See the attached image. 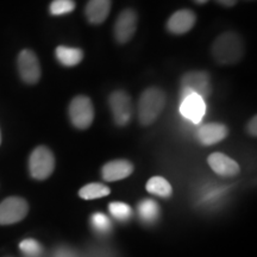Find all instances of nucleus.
Here are the masks:
<instances>
[{"label":"nucleus","mask_w":257,"mask_h":257,"mask_svg":"<svg viewBox=\"0 0 257 257\" xmlns=\"http://www.w3.org/2000/svg\"><path fill=\"white\" fill-rule=\"evenodd\" d=\"M18 73L21 79L28 85H36L41 79V66L34 51L22 50L17 59Z\"/></svg>","instance_id":"nucleus-7"},{"label":"nucleus","mask_w":257,"mask_h":257,"mask_svg":"<svg viewBox=\"0 0 257 257\" xmlns=\"http://www.w3.org/2000/svg\"><path fill=\"white\" fill-rule=\"evenodd\" d=\"M147 191L160 198H169L173 193L170 184L162 176H154L147 182Z\"/></svg>","instance_id":"nucleus-18"},{"label":"nucleus","mask_w":257,"mask_h":257,"mask_svg":"<svg viewBox=\"0 0 257 257\" xmlns=\"http://www.w3.org/2000/svg\"><path fill=\"white\" fill-rule=\"evenodd\" d=\"M138 17L133 9H125L120 12L114 23V38L119 44L127 43L137 30Z\"/></svg>","instance_id":"nucleus-9"},{"label":"nucleus","mask_w":257,"mask_h":257,"mask_svg":"<svg viewBox=\"0 0 257 257\" xmlns=\"http://www.w3.org/2000/svg\"><path fill=\"white\" fill-rule=\"evenodd\" d=\"M55 257H76V256L74 255L73 251H70L69 249L62 248V249L57 250Z\"/></svg>","instance_id":"nucleus-25"},{"label":"nucleus","mask_w":257,"mask_h":257,"mask_svg":"<svg viewBox=\"0 0 257 257\" xmlns=\"http://www.w3.org/2000/svg\"><path fill=\"white\" fill-rule=\"evenodd\" d=\"M180 112L192 123H200L206 113V102L197 94H191L182 99Z\"/></svg>","instance_id":"nucleus-11"},{"label":"nucleus","mask_w":257,"mask_h":257,"mask_svg":"<svg viewBox=\"0 0 257 257\" xmlns=\"http://www.w3.org/2000/svg\"><path fill=\"white\" fill-rule=\"evenodd\" d=\"M108 211L111 216L119 221H127L133 216V210L125 202L114 201L108 205Z\"/></svg>","instance_id":"nucleus-20"},{"label":"nucleus","mask_w":257,"mask_h":257,"mask_svg":"<svg viewBox=\"0 0 257 257\" xmlns=\"http://www.w3.org/2000/svg\"><path fill=\"white\" fill-rule=\"evenodd\" d=\"M110 193L111 189L107 186L102 184H88L80 189L79 195L85 200H94V199L107 197Z\"/></svg>","instance_id":"nucleus-19"},{"label":"nucleus","mask_w":257,"mask_h":257,"mask_svg":"<svg viewBox=\"0 0 257 257\" xmlns=\"http://www.w3.org/2000/svg\"><path fill=\"white\" fill-rule=\"evenodd\" d=\"M208 165L214 173L224 178H230L239 173V166L236 161L230 159L225 154L213 153L208 156L207 159Z\"/></svg>","instance_id":"nucleus-12"},{"label":"nucleus","mask_w":257,"mask_h":257,"mask_svg":"<svg viewBox=\"0 0 257 257\" xmlns=\"http://www.w3.org/2000/svg\"><path fill=\"white\" fill-rule=\"evenodd\" d=\"M197 15L192 10H179L170 16L167 22V29L174 35H184L195 25Z\"/></svg>","instance_id":"nucleus-10"},{"label":"nucleus","mask_w":257,"mask_h":257,"mask_svg":"<svg viewBox=\"0 0 257 257\" xmlns=\"http://www.w3.org/2000/svg\"><path fill=\"white\" fill-rule=\"evenodd\" d=\"M0 143H2V134H0Z\"/></svg>","instance_id":"nucleus-28"},{"label":"nucleus","mask_w":257,"mask_h":257,"mask_svg":"<svg viewBox=\"0 0 257 257\" xmlns=\"http://www.w3.org/2000/svg\"><path fill=\"white\" fill-rule=\"evenodd\" d=\"M166 106V94L161 88L149 87L138 101V120L142 125L155 123Z\"/></svg>","instance_id":"nucleus-2"},{"label":"nucleus","mask_w":257,"mask_h":257,"mask_svg":"<svg viewBox=\"0 0 257 257\" xmlns=\"http://www.w3.org/2000/svg\"><path fill=\"white\" fill-rule=\"evenodd\" d=\"M112 115H113L114 123L118 126H125L131 121L133 117V104L131 98L125 91H114L111 93L108 98Z\"/></svg>","instance_id":"nucleus-6"},{"label":"nucleus","mask_w":257,"mask_h":257,"mask_svg":"<svg viewBox=\"0 0 257 257\" xmlns=\"http://www.w3.org/2000/svg\"><path fill=\"white\" fill-rule=\"evenodd\" d=\"M19 248L28 257H38L43 251L41 244L35 239H24L19 244Z\"/></svg>","instance_id":"nucleus-23"},{"label":"nucleus","mask_w":257,"mask_h":257,"mask_svg":"<svg viewBox=\"0 0 257 257\" xmlns=\"http://www.w3.org/2000/svg\"><path fill=\"white\" fill-rule=\"evenodd\" d=\"M256 120H257L256 115H253L251 119L249 120L248 125H246V130H248L249 135H251V136H253V137H256V135H257V128H256L257 121Z\"/></svg>","instance_id":"nucleus-24"},{"label":"nucleus","mask_w":257,"mask_h":257,"mask_svg":"<svg viewBox=\"0 0 257 257\" xmlns=\"http://www.w3.org/2000/svg\"><path fill=\"white\" fill-rule=\"evenodd\" d=\"M91 225L93 230L100 234H107L112 230V223L110 218L104 213H94L91 217Z\"/></svg>","instance_id":"nucleus-21"},{"label":"nucleus","mask_w":257,"mask_h":257,"mask_svg":"<svg viewBox=\"0 0 257 257\" xmlns=\"http://www.w3.org/2000/svg\"><path fill=\"white\" fill-rule=\"evenodd\" d=\"M134 172L133 163L126 160H114L110 161L102 167L101 176L105 181L113 182L119 181L127 176H130Z\"/></svg>","instance_id":"nucleus-14"},{"label":"nucleus","mask_w":257,"mask_h":257,"mask_svg":"<svg viewBox=\"0 0 257 257\" xmlns=\"http://www.w3.org/2000/svg\"><path fill=\"white\" fill-rule=\"evenodd\" d=\"M69 119L79 130H86L94 119V107L92 100L86 95H78L70 101L68 107Z\"/></svg>","instance_id":"nucleus-5"},{"label":"nucleus","mask_w":257,"mask_h":257,"mask_svg":"<svg viewBox=\"0 0 257 257\" xmlns=\"http://www.w3.org/2000/svg\"><path fill=\"white\" fill-rule=\"evenodd\" d=\"M181 95L182 99L191 94H197L206 100L212 93L211 76L207 72L193 70L187 72L181 78Z\"/></svg>","instance_id":"nucleus-3"},{"label":"nucleus","mask_w":257,"mask_h":257,"mask_svg":"<svg viewBox=\"0 0 257 257\" xmlns=\"http://www.w3.org/2000/svg\"><path fill=\"white\" fill-rule=\"evenodd\" d=\"M229 135L226 125L220 123L205 124L197 131V140L204 146H213L225 140Z\"/></svg>","instance_id":"nucleus-13"},{"label":"nucleus","mask_w":257,"mask_h":257,"mask_svg":"<svg viewBox=\"0 0 257 257\" xmlns=\"http://www.w3.org/2000/svg\"><path fill=\"white\" fill-rule=\"evenodd\" d=\"M56 59L64 67L78 66L83 59V51L79 48L60 46L55 50Z\"/></svg>","instance_id":"nucleus-16"},{"label":"nucleus","mask_w":257,"mask_h":257,"mask_svg":"<svg viewBox=\"0 0 257 257\" xmlns=\"http://www.w3.org/2000/svg\"><path fill=\"white\" fill-rule=\"evenodd\" d=\"M211 51L217 63L224 66L236 64L244 56L243 40L236 32H225L214 40Z\"/></svg>","instance_id":"nucleus-1"},{"label":"nucleus","mask_w":257,"mask_h":257,"mask_svg":"<svg viewBox=\"0 0 257 257\" xmlns=\"http://www.w3.org/2000/svg\"><path fill=\"white\" fill-rule=\"evenodd\" d=\"M55 169V157L47 147H37L29 159L30 175L36 180H46Z\"/></svg>","instance_id":"nucleus-4"},{"label":"nucleus","mask_w":257,"mask_h":257,"mask_svg":"<svg viewBox=\"0 0 257 257\" xmlns=\"http://www.w3.org/2000/svg\"><path fill=\"white\" fill-rule=\"evenodd\" d=\"M138 217L146 224H154L160 217V206L153 199H144L137 206Z\"/></svg>","instance_id":"nucleus-17"},{"label":"nucleus","mask_w":257,"mask_h":257,"mask_svg":"<svg viewBox=\"0 0 257 257\" xmlns=\"http://www.w3.org/2000/svg\"><path fill=\"white\" fill-rule=\"evenodd\" d=\"M195 3H198V4H205V3H207L208 0H194Z\"/></svg>","instance_id":"nucleus-27"},{"label":"nucleus","mask_w":257,"mask_h":257,"mask_svg":"<svg viewBox=\"0 0 257 257\" xmlns=\"http://www.w3.org/2000/svg\"><path fill=\"white\" fill-rule=\"evenodd\" d=\"M75 2L74 0H54L50 4L49 11L53 16H63L74 11Z\"/></svg>","instance_id":"nucleus-22"},{"label":"nucleus","mask_w":257,"mask_h":257,"mask_svg":"<svg viewBox=\"0 0 257 257\" xmlns=\"http://www.w3.org/2000/svg\"><path fill=\"white\" fill-rule=\"evenodd\" d=\"M111 11V0H89L86 5L85 15L89 23L99 25L104 23Z\"/></svg>","instance_id":"nucleus-15"},{"label":"nucleus","mask_w":257,"mask_h":257,"mask_svg":"<svg viewBox=\"0 0 257 257\" xmlns=\"http://www.w3.org/2000/svg\"><path fill=\"white\" fill-rule=\"evenodd\" d=\"M29 205L23 198L10 197L0 204V225L18 223L27 217Z\"/></svg>","instance_id":"nucleus-8"},{"label":"nucleus","mask_w":257,"mask_h":257,"mask_svg":"<svg viewBox=\"0 0 257 257\" xmlns=\"http://www.w3.org/2000/svg\"><path fill=\"white\" fill-rule=\"evenodd\" d=\"M217 3H219L220 5L225 6V8H231L237 4V0H216Z\"/></svg>","instance_id":"nucleus-26"}]
</instances>
